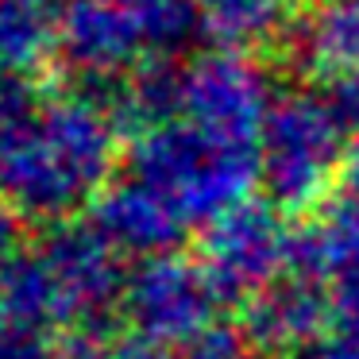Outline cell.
Here are the masks:
<instances>
[{
    "instance_id": "obj_10",
    "label": "cell",
    "mask_w": 359,
    "mask_h": 359,
    "mask_svg": "<svg viewBox=\"0 0 359 359\" xmlns=\"http://www.w3.org/2000/svg\"><path fill=\"white\" fill-rule=\"evenodd\" d=\"M93 224L116 243L120 251H135L140 259L166 255L178 248L189 232L158 194H151L143 182L120 178L93 201Z\"/></svg>"
},
{
    "instance_id": "obj_17",
    "label": "cell",
    "mask_w": 359,
    "mask_h": 359,
    "mask_svg": "<svg viewBox=\"0 0 359 359\" xmlns=\"http://www.w3.org/2000/svg\"><path fill=\"white\" fill-rule=\"evenodd\" d=\"M274 359H359V290L336 286V317L325 340L278 351Z\"/></svg>"
},
{
    "instance_id": "obj_16",
    "label": "cell",
    "mask_w": 359,
    "mask_h": 359,
    "mask_svg": "<svg viewBox=\"0 0 359 359\" xmlns=\"http://www.w3.org/2000/svg\"><path fill=\"white\" fill-rule=\"evenodd\" d=\"M140 24L147 47L178 50L201 32V0H124Z\"/></svg>"
},
{
    "instance_id": "obj_2",
    "label": "cell",
    "mask_w": 359,
    "mask_h": 359,
    "mask_svg": "<svg viewBox=\"0 0 359 359\" xmlns=\"http://www.w3.org/2000/svg\"><path fill=\"white\" fill-rule=\"evenodd\" d=\"M124 282L120 248L101 228L58 220L0 274V317L43 336L97 328Z\"/></svg>"
},
{
    "instance_id": "obj_15",
    "label": "cell",
    "mask_w": 359,
    "mask_h": 359,
    "mask_svg": "<svg viewBox=\"0 0 359 359\" xmlns=\"http://www.w3.org/2000/svg\"><path fill=\"white\" fill-rule=\"evenodd\" d=\"M286 24L290 0H201V32L217 50H259L278 39Z\"/></svg>"
},
{
    "instance_id": "obj_9",
    "label": "cell",
    "mask_w": 359,
    "mask_h": 359,
    "mask_svg": "<svg viewBox=\"0 0 359 359\" xmlns=\"http://www.w3.org/2000/svg\"><path fill=\"white\" fill-rule=\"evenodd\" d=\"M336 317V286L294 271L290 278L248 297L243 336L266 351H294L328 336Z\"/></svg>"
},
{
    "instance_id": "obj_18",
    "label": "cell",
    "mask_w": 359,
    "mask_h": 359,
    "mask_svg": "<svg viewBox=\"0 0 359 359\" xmlns=\"http://www.w3.org/2000/svg\"><path fill=\"white\" fill-rule=\"evenodd\" d=\"M43 109L39 89L27 81V74H8L0 70V147L20 135Z\"/></svg>"
},
{
    "instance_id": "obj_19",
    "label": "cell",
    "mask_w": 359,
    "mask_h": 359,
    "mask_svg": "<svg viewBox=\"0 0 359 359\" xmlns=\"http://www.w3.org/2000/svg\"><path fill=\"white\" fill-rule=\"evenodd\" d=\"M243 351H248L243 328L228 325V320H217V325H209L182 351V359H243Z\"/></svg>"
},
{
    "instance_id": "obj_4",
    "label": "cell",
    "mask_w": 359,
    "mask_h": 359,
    "mask_svg": "<svg viewBox=\"0 0 359 359\" xmlns=\"http://www.w3.org/2000/svg\"><path fill=\"white\" fill-rule=\"evenodd\" d=\"M348 120L336 112L325 89H297L278 97L259 140L271 205H278L282 212H297L325 201L348 155Z\"/></svg>"
},
{
    "instance_id": "obj_6",
    "label": "cell",
    "mask_w": 359,
    "mask_h": 359,
    "mask_svg": "<svg viewBox=\"0 0 359 359\" xmlns=\"http://www.w3.org/2000/svg\"><path fill=\"white\" fill-rule=\"evenodd\" d=\"M201 263L224 302L255 297L282 282V274H294L290 266H297V236L282 220L278 205L248 201L205 228Z\"/></svg>"
},
{
    "instance_id": "obj_24",
    "label": "cell",
    "mask_w": 359,
    "mask_h": 359,
    "mask_svg": "<svg viewBox=\"0 0 359 359\" xmlns=\"http://www.w3.org/2000/svg\"><path fill=\"white\" fill-rule=\"evenodd\" d=\"M320 4H328V0H320Z\"/></svg>"
},
{
    "instance_id": "obj_21",
    "label": "cell",
    "mask_w": 359,
    "mask_h": 359,
    "mask_svg": "<svg viewBox=\"0 0 359 359\" xmlns=\"http://www.w3.org/2000/svg\"><path fill=\"white\" fill-rule=\"evenodd\" d=\"M109 359H182V351H174L170 344L151 340V336L128 328V332H120L109 344Z\"/></svg>"
},
{
    "instance_id": "obj_13",
    "label": "cell",
    "mask_w": 359,
    "mask_h": 359,
    "mask_svg": "<svg viewBox=\"0 0 359 359\" xmlns=\"http://www.w3.org/2000/svg\"><path fill=\"white\" fill-rule=\"evenodd\" d=\"M182 81L186 70L170 62H147L135 74H128L112 93V120L116 128L132 132H155L163 124H174L182 116Z\"/></svg>"
},
{
    "instance_id": "obj_1",
    "label": "cell",
    "mask_w": 359,
    "mask_h": 359,
    "mask_svg": "<svg viewBox=\"0 0 359 359\" xmlns=\"http://www.w3.org/2000/svg\"><path fill=\"white\" fill-rule=\"evenodd\" d=\"M116 120L89 97L43 101L39 116L0 155V194L20 217L66 220L112 186Z\"/></svg>"
},
{
    "instance_id": "obj_8",
    "label": "cell",
    "mask_w": 359,
    "mask_h": 359,
    "mask_svg": "<svg viewBox=\"0 0 359 359\" xmlns=\"http://www.w3.org/2000/svg\"><path fill=\"white\" fill-rule=\"evenodd\" d=\"M147 47L124 0H62L55 55L86 81H109L128 74Z\"/></svg>"
},
{
    "instance_id": "obj_12",
    "label": "cell",
    "mask_w": 359,
    "mask_h": 359,
    "mask_svg": "<svg viewBox=\"0 0 359 359\" xmlns=\"http://www.w3.org/2000/svg\"><path fill=\"white\" fill-rule=\"evenodd\" d=\"M297 58L325 81L359 78V0H328L297 27Z\"/></svg>"
},
{
    "instance_id": "obj_23",
    "label": "cell",
    "mask_w": 359,
    "mask_h": 359,
    "mask_svg": "<svg viewBox=\"0 0 359 359\" xmlns=\"http://www.w3.org/2000/svg\"><path fill=\"white\" fill-rule=\"evenodd\" d=\"M344 174H348L351 189H359V132L348 140V155H344Z\"/></svg>"
},
{
    "instance_id": "obj_22",
    "label": "cell",
    "mask_w": 359,
    "mask_h": 359,
    "mask_svg": "<svg viewBox=\"0 0 359 359\" xmlns=\"http://www.w3.org/2000/svg\"><path fill=\"white\" fill-rule=\"evenodd\" d=\"M24 255V220L8 201H0V274Z\"/></svg>"
},
{
    "instance_id": "obj_14",
    "label": "cell",
    "mask_w": 359,
    "mask_h": 359,
    "mask_svg": "<svg viewBox=\"0 0 359 359\" xmlns=\"http://www.w3.org/2000/svg\"><path fill=\"white\" fill-rule=\"evenodd\" d=\"M62 0H0V70L32 74L58 47Z\"/></svg>"
},
{
    "instance_id": "obj_3",
    "label": "cell",
    "mask_w": 359,
    "mask_h": 359,
    "mask_svg": "<svg viewBox=\"0 0 359 359\" xmlns=\"http://www.w3.org/2000/svg\"><path fill=\"white\" fill-rule=\"evenodd\" d=\"M128 178L163 197L186 228H209L251 201V189L263 182V158L259 143L224 140L189 120H174L132 143Z\"/></svg>"
},
{
    "instance_id": "obj_5",
    "label": "cell",
    "mask_w": 359,
    "mask_h": 359,
    "mask_svg": "<svg viewBox=\"0 0 359 359\" xmlns=\"http://www.w3.org/2000/svg\"><path fill=\"white\" fill-rule=\"evenodd\" d=\"M124 313L135 332L186 351L209 325L220 320L224 294L209 278L205 263L186 259L178 251L140 259L124 282Z\"/></svg>"
},
{
    "instance_id": "obj_20",
    "label": "cell",
    "mask_w": 359,
    "mask_h": 359,
    "mask_svg": "<svg viewBox=\"0 0 359 359\" xmlns=\"http://www.w3.org/2000/svg\"><path fill=\"white\" fill-rule=\"evenodd\" d=\"M0 359H58V351H50L43 332L0 317Z\"/></svg>"
},
{
    "instance_id": "obj_25",
    "label": "cell",
    "mask_w": 359,
    "mask_h": 359,
    "mask_svg": "<svg viewBox=\"0 0 359 359\" xmlns=\"http://www.w3.org/2000/svg\"><path fill=\"white\" fill-rule=\"evenodd\" d=\"M0 155H4V147H0Z\"/></svg>"
},
{
    "instance_id": "obj_11",
    "label": "cell",
    "mask_w": 359,
    "mask_h": 359,
    "mask_svg": "<svg viewBox=\"0 0 359 359\" xmlns=\"http://www.w3.org/2000/svg\"><path fill=\"white\" fill-rule=\"evenodd\" d=\"M294 271L344 290H359V189L340 194L309 232L297 236Z\"/></svg>"
},
{
    "instance_id": "obj_7",
    "label": "cell",
    "mask_w": 359,
    "mask_h": 359,
    "mask_svg": "<svg viewBox=\"0 0 359 359\" xmlns=\"http://www.w3.org/2000/svg\"><path fill=\"white\" fill-rule=\"evenodd\" d=\"M274 101L266 74L236 50H209L186 70L182 81V120L212 135L240 143L263 140Z\"/></svg>"
}]
</instances>
